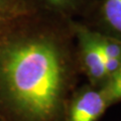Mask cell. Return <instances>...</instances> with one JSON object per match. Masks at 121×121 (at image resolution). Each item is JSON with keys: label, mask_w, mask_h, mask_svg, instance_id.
<instances>
[{"label": "cell", "mask_w": 121, "mask_h": 121, "mask_svg": "<svg viewBox=\"0 0 121 121\" xmlns=\"http://www.w3.org/2000/svg\"><path fill=\"white\" fill-rule=\"evenodd\" d=\"M33 9L65 18L77 10L83 0H26Z\"/></svg>", "instance_id": "4"}, {"label": "cell", "mask_w": 121, "mask_h": 121, "mask_svg": "<svg viewBox=\"0 0 121 121\" xmlns=\"http://www.w3.org/2000/svg\"><path fill=\"white\" fill-rule=\"evenodd\" d=\"M31 8L26 0H0V20L12 19Z\"/></svg>", "instance_id": "7"}, {"label": "cell", "mask_w": 121, "mask_h": 121, "mask_svg": "<svg viewBox=\"0 0 121 121\" xmlns=\"http://www.w3.org/2000/svg\"><path fill=\"white\" fill-rule=\"evenodd\" d=\"M100 16L106 27L121 36V0H103Z\"/></svg>", "instance_id": "5"}, {"label": "cell", "mask_w": 121, "mask_h": 121, "mask_svg": "<svg viewBox=\"0 0 121 121\" xmlns=\"http://www.w3.org/2000/svg\"><path fill=\"white\" fill-rule=\"evenodd\" d=\"M80 43V55L88 76L93 81H100L106 77L104 56L93 35V31L80 25H75Z\"/></svg>", "instance_id": "3"}, {"label": "cell", "mask_w": 121, "mask_h": 121, "mask_svg": "<svg viewBox=\"0 0 121 121\" xmlns=\"http://www.w3.org/2000/svg\"><path fill=\"white\" fill-rule=\"evenodd\" d=\"M109 102L103 90H88L79 93L67 108L64 121H97Z\"/></svg>", "instance_id": "2"}, {"label": "cell", "mask_w": 121, "mask_h": 121, "mask_svg": "<svg viewBox=\"0 0 121 121\" xmlns=\"http://www.w3.org/2000/svg\"><path fill=\"white\" fill-rule=\"evenodd\" d=\"M93 35L99 47L102 55L106 60H121V41L115 37L102 35L93 31Z\"/></svg>", "instance_id": "6"}, {"label": "cell", "mask_w": 121, "mask_h": 121, "mask_svg": "<svg viewBox=\"0 0 121 121\" xmlns=\"http://www.w3.org/2000/svg\"><path fill=\"white\" fill-rule=\"evenodd\" d=\"M15 18V17H14ZM13 19V18H12ZM11 19H9V20H0V35L2 33V31L4 30V28L6 27V25L8 24V22L10 21Z\"/></svg>", "instance_id": "9"}, {"label": "cell", "mask_w": 121, "mask_h": 121, "mask_svg": "<svg viewBox=\"0 0 121 121\" xmlns=\"http://www.w3.org/2000/svg\"><path fill=\"white\" fill-rule=\"evenodd\" d=\"M103 92L109 103L121 99V63L115 74L108 79V84L103 89Z\"/></svg>", "instance_id": "8"}, {"label": "cell", "mask_w": 121, "mask_h": 121, "mask_svg": "<svg viewBox=\"0 0 121 121\" xmlns=\"http://www.w3.org/2000/svg\"><path fill=\"white\" fill-rule=\"evenodd\" d=\"M63 17L31 8L0 35V121H64L72 60Z\"/></svg>", "instance_id": "1"}]
</instances>
